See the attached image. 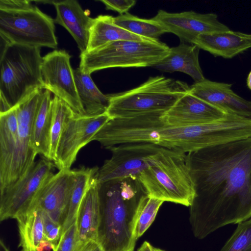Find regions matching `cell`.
I'll list each match as a JSON object with an SVG mask.
<instances>
[{
	"label": "cell",
	"mask_w": 251,
	"mask_h": 251,
	"mask_svg": "<svg viewBox=\"0 0 251 251\" xmlns=\"http://www.w3.org/2000/svg\"><path fill=\"white\" fill-rule=\"evenodd\" d=\"M78 251H103L99 244L94 241H89L83 244Z\"/></svg>",
	"instance_id": "836d02e7"
},
{
	"label": "cell",
	"mask_w": 251,
	"mask_h": 251,
	"mask_svg": "<svg viewBox=\"0 0 251 251\" xmlns=\"http://www.w3.org/2000/svg\"><path fill=\"white\" fill-rule=\"evenodd\" d=\"M195 191L189 222L195 237L251 218V138L187 153Z\"/></svg>",
	"instance_id": "6da1fadb"
},
{
	"label": "cell",
	"mask_w": 251,
	"mask_h": 251,
	"mask_svg": "<svg viewBox=\"0 0 251 251\" xmlns=\"http://www.w3.org/2000/svg\"><path fill=\"white\" fill-rule=\"evenodd\" d=\"M250 36H251V34H250Z\"/></svg>",
	"instance_id": "74e56055"
},
{
	"label": "cell",
	"mask_w": 251,
	"mask_h": 251,
	"mask_svg": "<svg viewBox=\"0 0 251 251\" xmlns=\"http://www.w3.org/2000/svg\"><path fill=\"white\" fill-rule=\"evenodd\" d=\"M75 177V169L61 170L53 174L40 189L27 211L40 209L62 226Z\"/></svg>",
	"instance_id": "5bb4252c"
},
{
	"label": "cell",
	"mask_w": 251,
	"mask_h": 251,
	"mask_svg": "<svg viewBox=\"0 0 251 251\" xmlns=\"http://www.w3.org/2000/svg\"><path fill=\"white\" fill-rule=\"evenodd\" d=\"M163 148L150 143L120 144L108 148L112 156L99 168L97 174L98 182L137 177Z\"/></svg>",
	"instance_id": "9c48e42d"
},
{
	"label": "cell",
	"mask_w": 251,
	"mask_h": 251,
	"mask_svg": "<svg viewBox=\"0 0 251 251\" xmlns=\"http://www.w3.org/2000/svg\"><path fill=\"white\" fill-rule=\"evenodd\" d=\"M137 251H164L152 246L147 241H145Z\"/></svg>",
	"instance_id": "e575fe53"
},
{
	"label": "cell",
	"mask_w": 251,
	"mask_h": 251,
	"mask_svg": "<svg viewBox=\"0 0 251 251\" xmlns=\"http://www.w3.org/2000/svg\"><path fill=\"white\" fill-rule=\"evenodd\" d=\"M99 169L98 167L89 168L84 166L75 169V181L62 225V234L76 221L81 202Z\"/></svg>",
	"instance_id": "484cf974"
},
{
	"label": "cell",
	"mask_w": 251,
	"mask_h": 251,
	"mask_svg": "<svg viewBox=\"0 0 251 251\" xmlns=\"http://www.w3.org/2000/svg\"><path fill=\"white\" fill-rule=\"evenodd\" d=\"M0 251H10L1 239L0 241Z\"/></svg>",
	"instance_id": "d590c367"
},
{
	"label": "cell",
	"mask_w": 251,
	"mask_h": 251,
	"mask_svg": "<svg viewBox=\"0 0 251 251\" xmlns=\"http://www.w3.org/2000/svg\"><path fill=\"white\" fill-rule=\"evenodd\" d=\"M231 86V84L205 78L190 86L189 92L227 114L251 118V101L236 94Z\"/></svg>",
	"instance_id": "9a60e30c"
},
{
	"label": "cell",
	"mask_w": 251,
	"mask_h": 251,
	"mask_svg": "<svg viewBox=\"0 0 251 251\" xmlns=\"http://www.w3.org/2000/svg\"><path fill=\"white\" fill-rule=\"evenodd\" d=\"M3 41L0 51V113L44 90L40 48Z\"/></svg>",
	"instance_id": "3957f363"
},
{
	"label": "cell",
	"mask_w": 251,
	"mask_h": 251,
	"mask_svg": "<svg viewBox=\"0 0 251 251\" xmlns=\"http://www.w3.org/2000/svg\"><path fill=\"white\" fill-rule=\"evenodd\" d=\"M71 56L65 50H54L43 57L41 76L44 90L67 103L78 116H85L77 92Z\"/></svg>",
	"instance_id": "30bf717a"
},
{
	"label": "cell",
	"mask_w": 251,
	"mask_h": 251,
	"mask_svg": "<svg viewBox=\"0 0 251 251\" xmlns=\"http://www.w3.org/2000/svg\"><path fill=\"white\" fill-rule=\"evenodd\" d=\"M153 19L168 31L177 36L181 43H192L200 34L226 32L230 29L220 22L215 13L201 14L193 11L170 13L158 11Z\"/></svg>",
	"instance_id": "4fadbf2b"
},
{
	"label": "cell",
	"mask_w": 251,
	"mask_h": 251,
	"mask_svg": "<svg viewBox=\"0 0 251 251\" xmlns=\"http://www.w3.org/2000/svg\"><path fill=\"white\" fill-rule=\"evenodd\" d=\"M54 23L30 0H0V39L7 43L56 49Z\"/></svg>",
	"instance_id": "8992f818"
},
{
	"label": "cell",
	"mask_w": 251,
	"mask_h": 251,
	"mask_svg": "<svg viewBox=\"0 0 251 251\" xmlns=\"http://www.w3.org/2000/svg\"><path fill=\"white\" fill-rule=\"evenodd\" d=\"M74 74L85 116L94 117L106 113L109 103V95L100 91L90 74L82 72L79 68L74 70Z\"/></svg>",
	"instance_id": "cb8c5ba5"
},
{
	"label": "cell",
	"mask_w": 251,
	"mask_h": 251,
	"mask_svg": "<svg viewBox=\"0 0 251 251\" xmlns=\"http://www.w3.org/2000/svg\"><path fill=\"white\" fill-rule=\"evenodd\" d=\"M97 243L103 251H133L134 230L149 198L137 177L99 183Z\"/></svg>",
	"instance_id": "7a4b0ae2"
},
{
	"label": "cell",
	"mask_w": 251,
	"mask_h": 251,
	"mask_svg": "<svg viewBox=\"0 0 251 251\" xmlns=\"http://www.w3.org/2000/svg\"><path fill=\"white\" fill-rule=\"evenodd\" d=\"M100 1L104 4L106 10L116 11L120 13V15L128 13L129 10L136 3L135 0H101Z\"/></svg>",
	"instance_id": "d6a6232c"
},
{
	"label": "cell",
	"mask_w": 251,
	"mask_h": 251,
	"mask_svg": "<svg viewBox=\"0 0 251 251\" xmlns=\"http://www.w3.org/2000/svg\"><path fill=\"white\" fill-rule=\"evenodd\" d=\"M75 116L78 115L67 103L56 96H53L50 137V161L54 162L56 160L58 146L65 126L70 119Z\"/></svg>",
	"instance_id": "83f0119b"
},
{
	"label": "cell",
	"mask_w": 251,
	"mask_h": 251,
	"mask_svg": "<svg viewBox=\"0 0 251 251\" xmlns=\"http://www.w3.org/2000/svg\"><path fill=\"white\" fill-rule=\"evenodd\" d=\"M50 161L43 158L36 161L20 179L0 191V220L15 219L25 213L36 194L53 175Z\"/></svg>",
	"instance_id": "ba28073f"
},
{
	"label": "cell",
	"mask_w": 251,
	"mask_h": 251,
	"mask_svg": "<svg viewBox=\"0 0 251 251\" xmlns=\"http://www.w3.org/2000/svg\"><path fill=\"white\" fill-rule=\"evenodd\" d=\"M192 44L215 57L231 59L251 48V37L249 34L230 30L200 34Z\"/></svg>",
	"instance_id": "ac0fdd59"
},
{
	"label": "cell",
	"mask_w": 251,
	"mask_h": 251,
	"mask_svg": "<svg viewBox=\"0 0 251 251\" xmlns=\"http://www.w3.org/2000/svg\"><path fill=\"white\" fill-rule=\"evenodd\" d=\"M150 198L190 206L195 191L187 154L163 148L137 176Z\"/></svg>",
	"instance_id": "277c9868"
},
{
	"label": "cell",
	"mask_w": 251,
	"mask_h": 251,
	"mask_svg": "<svg viewBox=\"0 0 251 251\" xmlns=\"http://www.w3.org/2000/svg\"><path fill=\"white\" fill-rule=\"evenodd\" d=\"M99 183L97 175L79 207L76 222L80 243L96 242L99 221Z\"/></svg>",
	"instance_id": "44dd1931"
},
{
	"label": "cell",
	"mask_w": 251,
	"mask_h": 251,
	"mask_svg": "<svg viewBox=\"0 0 251 251\" xmlns=\"http://www.w3.org/2000/svg\"><path fill=\"white\" fill-rule=\"evenodd\" d=\"M51 92L44 90L32 124L31 145L37 154L50 159V137L52 118Z\"/></svg>",
	"instance_id": "7402d4cb"
},
{
	"label": "cell",
	"mask_w": 251,
	"mask_h": 251,
	"mask_svg": "<svg viewBox=\"0 0 251 251\" xmlns=\"http://www.w3.org/2000/svg\"><path fill=\"white\" fill-rule=\"evenodd\" d=\"M113 21L116 25L131 33L152 40H159V37L168 33L167 30L153 18H140L128 12L114 17Z\"/></svg>",
	"instance_id": "4316f807"
},
{
	"label": "cell",
	"mask_w": 251,
	"mask_h": 251,
	"mask_svg": "<svg viewBox=\"0 0 251 251\" xmlns=\"http://www.w3.org/2000/svg\"><path fill=\"white\" fill-rule=\"evenodd\" d=\"M114 17L110 15H100L95 18L90 30V37L86 51L97 49L108 43L124 40L140 42L154 41L143 37L116 25ZM85 51V52H86Z\"/></svg>",
	"instance_id": "603a6c76"
},
{
	"label": "cell",
	"mask_w": 251,
	"mask_h": 251,
	"mask_svg": "<svg viewBox=\"0 0 251 251\" xmlns=\"http://www.w3.org/2000/svg\"><path fill=\"white\" fill-rule=\"evenodd\" d=\"M164 201L149 198L143 206L136 223L134 236L136 240L143 235L154 221Z\"/></svg>",
	"instance_id": "f546056e"
},
{
	"label": "cell",
	"mask_w": 251,
	"mask_h": 251,
	"mask_svg": "<svg viewBox=\"0 0 251 251\" xmlns=\"http://www.w3.org/2000/svg\"><path fill=\"white\" fill-rule=\"evenodd\" d=\"M247 85L249 89L251 90V71L249 73L247 79Z\"/></svg>",
	"instance_id": "8d00e7d4"
},
{
	"label": "cell",
	"mask_w": 251,
	"mask_h": 251,
	"mask_svg": "<svg viewBox=\"0 0 251 251\" xmlns=\"http://www.w3.org/2000/svg\"><path fill=\"white\" fill-rule=\"evenodd\" d=\"M110 120L106 112L97 116H75L70 119L62 133L53 162L58 169H71L80 150L92 141L95 135Z\"/></svg>",
	"instance_id": "7c38bea8"
},
{
	"label": "cell",
	"mask_w": 251,
	"mask_h": 251,
	"mask_svg": "<svg viewBox=\"0 0 251 251\" xmlns=\"http://www.w3.org/2000/svg\"><path fill=\"white\" fill-rule=\"evenodd\" d=\"M43 92V89L34 91L15 106L18 126L17 139L6 188L25 176L36 162L37 154L31 145L32 127Z\"/></svg>",
	"instance_id": "8fae6325"
},
{
	"label": "cell",
	"mask_w": 251,
	"mask_h": 251,
	"mask_svg": "<svg viewBox=\"0 0 251 251\" xmlns=\"http://www.w3.org/2000/svg\"><path fill=\"white\" fill-rule=\"evenodd\" d=\"M220 251H251V218L237 224Z\"/></svg>",
	"instance_id": "f1b7e54d"
},
{
	"label": "cell",
	"mask_w": 251,
	"mask_h": 251,
	"mask_svg": "<svg viewBox=\"0 0 251 251\" xmlns=\"http://www.w3.org/2000/svg\"><path fill=\"white\" fill-rule=\"evenodd\" d=\"M170 48L159 40L112 42L80 53L79 68L91 75L107 68L153 67L168 55Z\"/></svg>",
	"instance_id": "52a82bcc"
},
{
	"label": "cell",
	"mask_w": 251,
	"mask_h": 251,
	"mask_svg": "<svg viewBox=\"0 0 251 251\" xmlns=\"http://www.w3.org/2000/svg\"><path fill=\"white\" fill-rule=\"evenodd\" d=\"M18 128L15 107L0 113V191L7 186L17 143Z\"/></svg>",
	"instance_id": "ffe728a7"
},
{
	"label": "cell",
	"mask_w": 251,
	"mask_h": 251,
	"mask_svg": "<svg viewBox=\"0 0 251 251\" xmlns=\"http://www.w3.org/2000/svg\"><path fill=\"white\" fill-rule=\"evenodd\" d=\"M42 211L45 239L51 243L55 248L62 234V226L60 224L53 221L46 212Z\"/></svg>",
	"instance_id": "1f68e13d"
},
{
	"label": "cell",
	"mask_w": 251,
	"mask_h": 251,
	"mask_svg": "<svg viewBox=\"0 0 251 251\" xmlns=\"http://www.w3.org/2000/svg\"><path fill=\"white\" fill-rule=\"evenodd\" d=\"M56 16L54 23L64 27L76 42L80 53L87 49L90 30L95 18L89 16L77 1H52Z\"/></svg>",
	"instance_id": "e0dca14e"
},
{
	"label": "cell",
	"mask_w": 251,
	"mask_h": 251,
	"mask_svg": "<svg viewBox=\"0 0 251 251\" xmlns=\"http://www.w3.org/2000/svg\"><path fill=\"white\" fill-rule=\"evenodd\" d=\"M189 90L190 86L183 81L162 75L151 76L136 88L108 95L106 113L111 119H114L165 113Z\"/></svg>",
	"instance_id": "5b68a950"
},
{
	"label": "cell",
	"mask_w": 251,
	"mask_h": 251,
	"mask_svg": "<svg viewBox=\"0 0 251 251\" xmlns=\"http://www.w3.org/2000/svg\"><path fill=\"white\" fill-rule=\"evenodd\" d=\"M82 245L79 241L75 221L62 234L57 245L52 251H78Z\"/></svg>",
	"instance_id": "4dcf8cb0"
},
{
	"label": "cell",
	"mask_w": 251,
	"mask_h": 251,
	"mask_svg": "<svg viewBox=\"0 0 251 251\" xmlns=\"http://www.w3.org/2000/svg\"><path fill=\"white\" fill-rule=\"evenodd\" d=\"M228 114L188 92L161 118L170 125L186 126L212 122Z\"/></svg>",
	"instance_id": "2e32d148"
},
{
	"label": "cell",
	"mask_w": 251,
	"mask_h": 251,
	"mask_svg": "<svg viewBox=\"0 0 251 251\" xmlns=\"http://www.w3.org/2000/svg\"><path fill=\"white\" fill-rule=\"evenodd\" d=\"M200 50L195 45L181 43L170 48L168 55L153 67L164 72L183 73L191 76L195 82L202 81L205 78L199 62Z\"/></svg>",
	"instance_id": "d6986e66"
},
{
	"label": "cell",
	"mask_w": 251,
	"mask_h": 251,
	"mask_svg": "<svg viewBox=\"0 0 251 251\" xmlns=\"http://www.w3.org/2000/svg\"><path fill=\"white\" fill-rule=\"evenodd\" d=\"M19 235V247L21 251H38L46 240L42 210H30L15 219Z\"/></svg>",
	"instance_id": "d4e9b609"
}]
</instances>
